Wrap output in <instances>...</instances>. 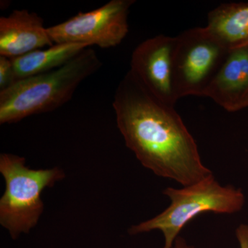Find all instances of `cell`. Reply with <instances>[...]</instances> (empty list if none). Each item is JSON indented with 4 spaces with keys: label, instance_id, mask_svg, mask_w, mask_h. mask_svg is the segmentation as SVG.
<instances>
[{
    "label": "cell",
    "instance_id": "10",
    "mask_svg": "<svg viewBox=\"0 0 248 248\" xmlns=\"http://www.w3.org/2000/svg\"><path fill=\"white\" fill-rule=\"evenodd\" d=\"M205 29L229 50L248 43V2L220 5L209 13Z\"/></svg>",
    "mask_w": 248,
    "mask_h": 248
},
{
    "label": "cell",
    "instance_id": "2",
    "mask_svg": "<svg viewBox=\"0 0 248 248\" xmlns=\"http://www.w3.org/2000/svg\"><path fill=\"white\" fill-rule=\"evenodd\" d=\"M102 62L89 47L57 69L19 79L0 91V124L56 110L71 100L80 84L99 71Z\"/></svg>",
    "mask_w": 248,
    "mask_h": 248
},
{
    "label": "cell",
    "instance_id": "13",
    "mask_svg": "<svg viewBox=\"0 0 248 248\" xmlns=\"http://www.w3.org/2000/svg\"><path fill=\"white\" fill-rule=\"evenodd\" d=\"M236 236L239 243L240 248H248V226L240 225L236 230Z\"/></svg>",
    "mask_w": 248,
    "mask_h": 248
},
{
    "label": "cell",
    "instance_id": "14",
    "mask_svg": "<svg viewBox=\"0 0 248 248\" xmlns=\"http://www.w3.org/2000/svg\"><path fill=\"white\" fill-rule=\"evenodd\" d=\"M172 248H192L186 242V240L180 236H178L174 241Z\"/></svg>",
    "mask_w": 248,
    "mask_h": 248
},
{
    "label": "cell",
    "instance_id": "9",
    "mask_svg": "<svg viewBox=\"0 0 248 248\" xmlns=\"http://www.w3.org/2000/svg\"><path fill=\"white\" fill-rule=\"evenodd\" d=\"M204 97L229 112L248 107V43L230 49Z\"/></svg>",
    "mask_w": 248,
    "mask_h": 248
},
{
    "label": "cell",
    "instance_id": "7",
    "mask_svg": "<svg viewBox=\"0 0 248 248\" xmlns=\"http://www.w3.org/2000/svg\"><path fill=\"white\" fill-rule=\"evenodd\" d=\"M177 41V37L166 35L148 39L135 49L130 61V71L148 92L170 107L179 99L173 81Z\"/></svg>",
    "mask_w": 248,
    "mask_h": 248
},
{
    "label": "cell",
    "instance_id": "1",
    "mask_svg": "<svg viewBox=\"0 0 248 248\" xmlns=\"http://www.w3.org/2000/svg\"><path fill=\"white\" fill-rule=\"evenodd\" d=\"M112 107L125 145L156 175L186 187L213 174L174 107L158 100L130 71L117 86Z\"/></svg>",
    "mask_w": 248,
    "mask_h": 248
},
{
    "label": "cell",
    "instance_id": "12",
    "mask_svg": "<svg viewBox=\"0 0 248 248\" xmlns=\"http://www.w3.org/2000/svg\"><path fill=\"white\" fill-rule=\"evenodd\" d=\"M16 81L12 59L0 56V90L8 89Z\"/></svg>",
    "mask_w": 248,
    "mask_h": 248
},
{
    "label": "cell",
    "instance_id": "8",
    "mask_svg": "<svg viewBox=\"0 0 248 248\" xmlns=\"http://www.w3.org/2000/svg\"><path fill=\"white\" fill-rule=\"evenodd\" d=\"M44 20L27 9L0 18V56L11 59L53 46Z\"/></svg>",
    "mask_w": 248,
    "mask_h": 248
},
{
    "label": "cell",
    "instance_id": "3",
    "mask_svg": "<svg viewBox=\"0 0 248 248\" xmlns=\"http://www.w3.org/2000/svg\"><path fill=\"white\" fill-rule=\"evenodd\" d=\"M171 203L157 216L135 225L129 229L130 234L158 230L163 233V248H172L183 228L201 214H233L243 208L245 197L242 191L233 186H222L213 174L182 189L168 187L163 191Z\"/></svg>",
    "mask_w": 248,
    "mask_h": 248
},
{
    "label": "cell",
    "instance_id": "4",
    "mask_svg": "<svg viewBox=\"0 0 248 248\" xmlns=\"http://www.w3.org/2000/svg\"><path fill=\"white\" fill-rule=\"evenodd\" d=\"M0 172L6 183L0 200V224L13 239L28 234L43 213L42 193L65 177L63 170L31 169L26 159L17 155H0Z\"/></svg>",
    "mask_w": 248,
    "mask_h": 248
},
{
    "label": "cell",
    "instance_id": "6",
    "mask_svg": "<svg viewBox=\"0 0 248 248\" xmlns=\"http://www.w3.org/2000/svg\"><path fill=\"white\" fill-rule=\"evenodd\" d=\"M135 0H111L89 12H79L65 22L47 28L54 44H82L109 48L128 32L129 10Z\"/></svg>",
    "mask_w": 248,
    "mask_h": 248
},
{
    "label": "cell",
    "instance_id": "11",
    "mask_svg": "<svg viewBox=\"0 0 248 248\" xmlns=\"http://www.w3.org/2000/svg\"><path fill=\"white\" fill-rule=\"evenodd\" d=\"M89 46L82 44H55L12 59L17 81L57 69L73 60Z\"/></svg>",
    "mask_w": 248,
    "mask_h": 248
},
{
    "label": "cell",
    "instance_id": "5",
    "mask_svg": "<svg viewBox=\"0 0 248 248\" xmlns=\"http://www.w3.org/2000/svg\"><path fill=\"white\" fill-rule=\"evenodd\" d=\"M173 81L178 99L205 96L226 60L229 49L204 28H195L177 37Z\"/></svg>",
    "mask_w": 248,
    "mask_h": 248
}]
</instances>
